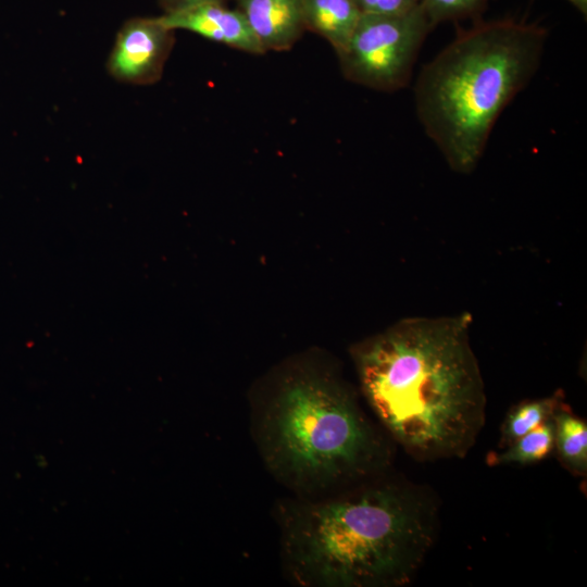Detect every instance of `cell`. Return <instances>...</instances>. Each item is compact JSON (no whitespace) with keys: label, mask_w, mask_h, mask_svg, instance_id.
<instances>
[{"label":"cell","mask_w":587,"mask_h":587,"mask_svg":"<svg viewBox=\"0 0 587 587\" xmlns=\"http://www.w3.org/2000/svg\"><path fill=\"white\" fill-rule=\"evenodd\" d=\"M307 30L323 37L338 54L347 46L362 13L353 0H303Z\"/></svg>","instance_id":"9c48e42d"},{"label":"cell","mask_w":587,"mask_h":587,"mask_svg":"<svg viewBox=\"0 0 587 587\" xmlns=\"http://www.w3.org/2000/svg\"><path fill=\"white\" fill-rule=\"evenodd\" d=\"M226 0H159V4L163 10V13H173L190 9L197 5L221 2Z\"/></svg>","instance_id":"9a60e30c"},{"label":"cell","mask_w":587,"mask_h":587,"mask_svg":"<svg viewBox=\"0 0 587 587\" xmlns=\"http://www.w3.org/2000/svg\"><path fill=\"white\" fill-rule=\"evenodd\" d=\"M554 448L552 417L508 445L492 461L496 464H530L546 459Z\"/></svg>","instance_id":"7c38bea8"},{"label":"cell","mask_w":587,"mask_h":587,"mask_svg":"<svg viewBox=\"0 0 587 587\" xmlns=\"http://www.w3.org/2000/svg\"><path fill=\"white\" fill-rule=\"evenodd\" d=\"M488 0H421L426 16L433 26L445 22L477 18Z\"/></svg>","instance_id":"4fadbf2b"},{"label":"cell","mask_w":587,"mask_h":587,"mask_svg":"<svg viewBox=\"0 0 587 587\" xmlns=\"http://www.w3.org/2000/svg\"><path fill=\"white\" fill-rule=\"evenodd\" d=\"M562 405L558 394L520 403L505 417L502 426L501 446H508L533 430L547 420Z\"/></svg>","instance_id":"8fae6325"},{"label":"cell","mask_w":587,"mask_h":587,"mask_svg":"<svg viewBox=\"0 0 587 587\" xmlns=\"http://www.w3.org/2000/svg\"><path fill=\"white\" fill-rule=\"evenodd\" d=\"M286 573L307 587H392L411 580L432 542L426 507L392 485L277 504Z\"/></svg>","instance_id":"7a4b0ae2"},{"label":"cell","mask_w":587,"mask_h":587,"mask_svg":"<svg viewBox=\"0 0 587 587\" xmlns=\"http://www.w3.org/2000/svg\"><path fill=\"white\" fill-rule=\"evenodd\" d=\"M472 316L403 319L352 349L360 386L388 434L417 459L463 457L485 420Z\"/></svg>","instance_id":"6da1fadb"},{"label":"cell","mask_w":587,"mask_h":587,"mask_svg":"<svg viewBox=\"0 0 587 587\" xmlns=\"http://www.w3.org/2000/svg\"><path fill=\"white\" fill-rule=\"evenodd\" d=\"M172 30H187L205 39L251 54L265 50L237 9L214 2L158 16Z\"/></svg>","instance_id":"52a82bcc"},{"label":"cell","mask_w":587,"mask_h":587,"mask_svg":"<svg viewBox=\"0 0 587 587\" xmlns=\"http://www.w3.org/2000/svg\"><path fill=\"white\" fill-rule=\"evenodd\" d=\"M251 426L266 469L297 496L325 495L389 461L354 395L327 372L289 371L253 404Z\"/></svg>","instance_id":"277c9868"},{"label":"cell","mask_w":587,"mask_h":587,"mask_svg":"<svg viewBox=\"0 0 587 587\" xmlns=\"http://www.w3.org/2000/svg\"><path fill=\"white\" fill-rule=\"evenodd\" d=\"M252 33L266 51L290 49L305 28L303 0H236Z\"/></svg>","instance_id":"ba28073f"},{"label":"cell","mask_w":587,"mask_h":587,"mask_svg":"<svg viewBox=\"0 0 587 587\" xmlns=\"http://www.w3.org/2000/svg\"><path fill=\"white\" fill-rule=\"evenodd\" d=\"M432 29L421 2L402 14H362L347 46L337 54L342 74L371 89H402Z\"/></svg>","instance_id":"5b68a950"},{"label":"cell","mask_w":587,"mask_h":587,"mask_svg":"<svg viewBox=\"0 0 587 587\" xmlns=\"http://www.w3.org/2000/svg\"><path fill=\"white\" fill-rule=\"evenodd\" d=\"M547 39L535 23L478 21L422 67L416 116L452 171L475 170L499 116L538 71Z\"/></svg>","instance_id":"3957f363"},{"label":"cell","mask_w":587,"mask_h":587,"mask_svg":"<svg viewBox=\"0 0 587 587\" xmlns=\"http://www.w3.org/2000/svg\"><path fill=\"white\" fill-rule=\"evenodd\" d=\"M554 447L565 465L573 472H587V425L562 404L553 414Z\"/></svg>","instance_id":"30bf717a"},{"label":"cell","mask_w":587,"mask_h":587,"mask_svg":"<svg viewBox=\"0 0 587 587\" xmlns=\"http://www.w3.org/2000/svg\"><path fill=\"white\" fill-rule=\"evenodd\" d=\"M571 3L582 15H587V0H566Z\"/></svg>","instance_id":"2e32d148"},{"label":"cell","mask_w":587,"mask_h":587,"mask_svg":"<svg viewBox=\"0 0 587 587\" xmlns=\"http://www.w3.org/2000/svg\"><path fill=\"white\" fill-rule=\"evenodd\" d=\"M362 14L396 15L415 8L421 0H353Z\"/></svg>","instance_id":"5bb4252c"},{"label":"cell","mask_w":587,"mask_h":587,"mask_svg":"<svg viewBox=\"0 0 587 587\" xmlns=\"http://www.w3.org/2000/svg\"><path fill=\"white\" fill-rule=\"evenodd\" d=\"M174 45V30L159 17H133L116 34L107 67L116 80L132 85L158 82Z\"/></svg>","instance_id":"8992f818"}]
</instances>
